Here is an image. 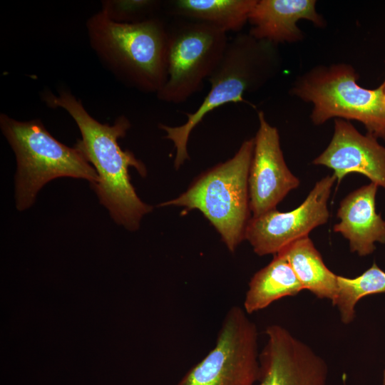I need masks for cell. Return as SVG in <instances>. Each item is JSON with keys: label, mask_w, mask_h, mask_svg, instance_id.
Instances as JSON below:
<instances>
[{"label": "cell", "mask_w": 385, "mask_h": 385, "mask_svg": "<svg viewBox=\"0 0 385 385\" xmlns=\"http://www.w3.org/2000/svg\"><path fill=\"white\" fill-rule=\"evenodd\" d=\"M160 5V1L150 0L110 1L103 4V10L115 21L133 24L153 18L150 15Z\"/></svg>", "instance_id": "cell-19"}, {"label": "cell", "mask_w": 385, "mask_h": 385, "mask_svg": "<svg viewBox=\"0 0 385 385\" xmlns=\"http://www.w3.org/2000/svg\"><path fill=\"white\" fill-rule=\"evenodd\" d=\"M265 334L257 385H327V364L308 344L279 324L269 325Z\"/></svg>", "instance_id": "cell-10"}, {"label": "cell", "mask_w": 385, "mask_h": 385, "mask_svg": "<svg viewBox=\"0 0 385 385\" xmlns=\"http://www.w3.org/2000/svg\"><path fill=\"white\" fill-rule=\"evenodd\" d=\"M43 100L53 108H62L73 118L81 134L74 147L93 165L98 181L91 185L99 202L108 209L112 219L130 231L139 228L142 217L153 207L137 195L130 182L129 167H134L142 177L146 176L144 164L129 150H123L118 139L130 127L128 119L118 117L111 125L94 119L81 102L67 91L58 96L44 94Z\"/></svg>", "instance_id": "cell-1"}, {"label": "cell", "mask_w": 385, "mask_h": 385, "mask_svg": "<svg viewBox=\"0 0 385 385\" xmlns=\"http://www.w3.org/2000/svg\"><path fill=\"white\" fill-rule=\"evenodd\" d=\"M258 331L243 308H230L214 347L176 385H255L260 371Z\"/></svg>", "instance_id": "cell-8"}, {"label": "cell", "mask_w": 385, "mask_h": 385, "mask_svg": "<svg viewBox=\"0 0 385 385\" xmlns=\"http://www.w3.org/2000/svg\"><path fill=\"white\" fill-rule=\"evenodd\" d=\"M253 150L254 138L245 140L232 158L206 170L179 197L159 206L200 210L234 252L245 240L250 220L248 176Z\"/></svg>", "instance_id": "cell-5"}, {"label": "cell", "mask_w": 385, "mask_h": 385, "mask_svg": "<svg viewBox=\"0 0 385 385\" xmlns=\"http://www.w3.org/2000/svg\"><path fill=\"white\" fill-rule=\"evenodd\" d=\"M336 180L332 175L317 181L304 201L291 211L280 212L275 208L252 217L247 225L245 239L254 252L260 256L274 255L325 224L329 216L327 202Z\"/></svg>", "instance_id": "cell-9"}, {"label": "cell", "mask_w": 385, "mask_h": 385, "mask_svg": "<svg viewBox=\"0 0 385 385\" xmlns=\"http://www.w3.org/2000/svg\"><path fill=\"white\" fill-rule=\"evenodd\" d=\"M313 164L332 169L338 184L346 175L357 173L385 188V148L373 135H362L343 119L334 120L332 138Z\"/></svg>", "instance_id": "cell-12"}, {"label": "cell", "mask_w": 385, "mask_h": 385, "mask_svg": "<svg viewBox=\"0 0 385 385\" xmlns=\"http://www.w3.org/2000/svg\"><path fill=\"white\" fill-rule=\"evenodd\" d=\"M0 127L16 158L15 200L18 210L30 207L38 191L51 180L61 177L98 181L94 168L75 148L53 138L39 120L18 121L0 115Z\"/></svg>", "instance_id": "cell-4"}, {"label": "cell", "mask_w": 385, "mask_h": 385, "mask_svg": "<svg viewBox=\"0 0 385 385\" xmlns=\"http://www.w3.org/2000/svg\"><path fill=\"white\" fill-rule=\"evenodd\" d=\"M174 20L168 26L167 80L156 94L162 101L180 103L202 89L229 40L227 33L211 25Z\"/></svg>", "instance_id": "cell-7"}, {"label": "cell", "mask_w": 385, "mask_h": 385, "mask_svg": "<svg viewBox=\"0 0 385 385\" xmlns=\"http://www.w3.org/2000/svg\"><path fill=\"white\" fill-rule=\"evenodd\" d=\"M279 252L287 258L304 289L318 298L334 300L338 275L326 266L309 236L293 242Z\"/></svg>", "instance_id": "cell-17"}, {"label": "cell", "mask_w": 385, "mask_h": 385, "mask_svg": "<svg viewBox=\"0 0 385 385\" xmlns=\"http://www.w3.org/2000/svg\"><path fill=\"white\" fill-rule=\"evenodd\" d=\"M277 45L259 40L250 34H238L229 40L218 64L207 78L210 89L187 120L171 127L159 124L176 150L174 165L178 169L189 159L188 142L192 130L205 116L223 105L245 102L243 95L255 91L274 78L281 68Z\"/></svg>", "instance_id": "cell-2"}, {"label": "cell", "mask_w": 385, "mask_h": 385, "mask_svg": "<svg viewBox=\"0 0 385 385\" xmlns=\"http://www.w3.org/2000/svg\"><path fill=\"white\" fill-rule=\"evenodd\" d=\"M350 65L317 66L296 81L291 93L313 103L310 118L314 124L332 118L356 120L367 133L385 140V81L371 90L361 87Z\"/></svg>", "instance_id": "cell-6"}, {"label": "cell", "mask_w": 385, "mask_h": 385, "mask_svg": "<svg viewBox=\"0 0 385 385\" xmlns=\"http://www.w3.org/2000/svg\"><path fill=\"white\" fill-rule=\"evenodd\" d=\"M302 290L303 287L287 258L279 252L251 278L242 308L250 314L279 299L295 296Z\"/></svg>", "instance_id": "cell-15"}, {"label": "cell", "mask_w": 385, "mask_h": 385, "mask_svg": "<svg viewBox=\"0 0 385 385\" xmlns=\"http://www.w3.org/2000/svg\"><path fill=\"white\" fill-rule=\"evenodd\" d=\"M259 128L248 176L250 208L252 217L275 209L285 196L299 185L288 168L280 146L277 129L258 112Z\"/></svg>", "instance_id": "cell-11"}, {"label": "cell", "mask_w": 385, "mask_h": 385, "mask_svg": "<svg viewBox=\"0 0 385 385\" xmlns=\"http://www.w3.org/2000/svg\"><path fill=\"white\" fill-rule=\"evenodd\" d=\"M378 187L371 182L350 192L337 211L340 222L334 231L348 240L351 252L359 256L371 254L375 242L385 243V220L376 211Z\"/></svg>", "instance_id": "cell-13"}, {"label": "cell", "mask_w": 385, "mask_h": 385, "mask_svg": "<svg viewBox=\"0 0 385 385\" xmlns=\"http://www.w3.org/2000/svg\"><path fill=\"white\" fill-rule=\"evenodd\" d=\"M94 48L109 61L128 83L158 93L167 80L169 31L153 17L128 24L111 19L103 9L88 23Z\"/></svg>", "instance_id": "cell-3"}, {"label": "cell", "mask_w": 385, "mask_h": 385, "mask_svg": "<svg viewBox=\"0 0 385 385\" xmlns=\"http://www.w3.org/2000/svg\"><path fill=\"white\" fill-rule=\"evenodd\" d=\"M315 6L314 0H257L248 19L252 25L249 34L276 45L300 41L303 36L297 25L299 20L324 26Z\"/></svg>", "instance_id": "cell-14"}, {"label": "cell", "mask_w": 385, "mask_h": 385, "mask_svg": "<svg viewBox=\"0 0 385 385\" xmlns=\"http://www.w3.org/2000/svg\"><path fill=\"white\" fill-rule=\"evenodd\" d=\"M257 0H173L166 3L168 13L211 25L224 32L238 31L248 21Z\"/></svg>", "instance_id": "cell-16"}, {"label": "cell", "mask_w": 385, "mask_h": 385, "mask_svg": "<svg viewBox=\"0 0 385 385\" xmlns=\"http://www.w3.org/2000/svg\"><path fill=\"white\" fill-rule=\"evenodd\" d=\"M382 385H385V368L384 369V373H383V381H382Z\"/></svg>", "instance_id": "cell-20"}, {"label": "cell", "mask_w": 385, "mask_h": 385, "mask_svg": "<svg viewBox=\"0 0 385 385\" xmlns=\"http://www.w3.org/2000/svg\"><path fill=\"white\" fill-rule=\"evenodd\" d=\"M385 292V272L376 263L361 275L349 278L337 276V294L332 304L339 310L341 321L344 324L355 318V307L364 297Z\"/></svg>", "instance_id": "cell-18"}]
</instances>
